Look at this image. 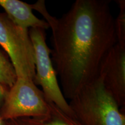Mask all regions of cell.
<instances>
[{
    "label": "cell",
    "mask_w": 125,
    "mask_h": 125,
    "mask_svg": "<svg viewBox=\"0 0 125 125\" xmlns=\"http://www.w3.org/2000/svg\"><path fill=\"white\" fill-rule=\"evenodd\" d=\"M110 0H76L52 29L51 60L65 99L98 78L104 56L118 42Z\"/></svg>",
    "instance_id": "cell-1"
},
{
    "label": "cell",
    "mask_w": 125,
    "mask_h": 125,
    "mask_svg": "<svg viewBox=\"0 0 125 125\" xmlns=\"http://www.w3.org/2000/svg\"><path fill=\"white\" fill-rule=\"evenodd\" d=\"M81 125H125V114L97 78L68 103Z\"/></svg>",
    "instance_id": "cell-2"
},
{
    "label": "cell",
    "mask_w": 125,
    "mask_h": 125,
    "mask_svg": "<svg viewBox=\"0 0 125 125\" xmlns=\"http://www.w3.org/2000/svg\"><path fill=\"white\" fill-rule=\"evenodd\" d=\"M45 31L39 28L29 30L35 53V74L32 81L36 86H41L47 100L53 103L66 115L75 119L74 112L58 83L57 74L51 60V49L46 42Z\"/></svg>",
    "instance_id": "cell-3"
},
{
    "label": "cell",
    "mask_w": 125,
    "mask_h": 125,
    "mask_svg": "<svg viewBox=\"0 0 125 125\" xmlns=\"http://www.w3.org/2000/svg\"><path fill=\"white\" fill-rule=\"evenodd\" d=\"M0 45L9 56L17 76L32 80L35 53L29 30L15 24L5 13H0Z\"/></svg>",
    "instance_id": "cell-4"
},
{
    "label": "cell",
    "mask_w": 125,
    "mask_h": 125,
    "mask_svg": "<svg viewBox=\"0 0 125 125\" xmlns=\"http://www.w3.org/2000/svg\"><path fill=\"white\" fill-rule=\"evenodd\" d=\"M49 111L50 102L32 80L18 77L6 94L0 108V115L8 121L21 118L45 116Z\"/></svg>",
    "instance_id": "cell-5"
},
{
    "label": "cell",
    "mask_w": 125,
    "mask_h": 125,
    "mask_svg": "<svg viewBox=\"0 0 125 125\" xmlns=\"http://www.w3.org/2000/svg\"><path fill=\"white\" fill-rule=\"evenodd\" d=\"M98 77L125 112V44L117 42L108 52L100 65Z\"/></svg>",
    "instance_id": "cell-6"
},
{
    "label": "cell",
    "mask_w": 125,
    "mask_h": 125,
    "mask_svg": "<svg viewBox=\"0 0 125 125\" xmlns=\"http://www.w3.org/2000/svg\"><path fill=\"white\" fill-rule=\"evenodd\" d=\"M0 6L8 18L19 27L27 30L39 28L45 30L49 28L45 20L40 19L34 15L32 4L19 0H0Z\"/></svg>",
    "instance_id": "cell-7"
},
{
    "label": "cell",
    "mask_w": 125,
    "mask_h": 125,
    "mask_svg": "<svg viewBox=\"0 0 125 125\" xmlns=\"http://www.w3.org/2000/svg\"><path fill=\"white\" fill-rule=\"evenodd\" d=\"M7 123L8 125H81L51 102L49 112L45 116L15 119Z\"/></svg>",
    "instance_id": "cell-8"
},
{
    "label": "cell",
    "mask_w": 125,
    "mask_h": 125,
    "mask_svg": "<svg viewBox=\"0 0 125 125\" xmlns=\"http://www.w3.org/2000/svg\"><path fill=\"white\" fill-rule=\"evenodd\" d=\"M17 75L8 54L0 49V83L10 88L16 80Z\"/></svg>",
    "instance_id": "cell-9"
},
{
    "label": "cell",
    "mask_w": 125,
    "mask_h": 125,
    "mask_svg": "<svg viewBox=\"0 0 125 125\" xmlns=\"http://www.w3.org/2000/svg\"><path fill=\"white\" fill-rule=\"evenodd\" d=\"M119 7V13L115 19V29L118 42L125 44V1H116Z\"/></svg>",
    "instance_id": "cell-10"
},
{
    "label": "cell",
    "mask_w": 125,
    "mask_h": 125,
    "mask_svg": "<svg viewBox=\"0 0 125 125\" xmlns=\"http://www.w3.org/2000/svg\"><path fill=\"white\" fill-rule=\"evenodd\" d=\"M9 89L0 83V108L4 103L5 97L7 94Z\"/></svg>",
    "instance_id": "cell-11"
},
{
    "label": "cell",
    "mask_w": 125,
    "mask_h": 125,
    "mask_svg": "<svg viewBox=\"0 0 125 125\" xmlns=\"http://www.w3.org/2000/svg\"><path fill=\"white\" fill-rule=\"evenodd\" d=\"M0 125H8L7 121L3 119L2 117L1 116V115H0Z\"/></svg>",
    "instance_id": "cell-12"
}]
</instances>
